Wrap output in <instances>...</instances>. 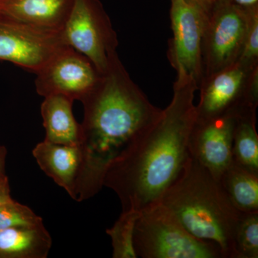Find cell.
I'll list each match as a JSON object with an SVG mask.
<instances>
[{
	"instance_id": "obj_15",
	"label": "cell",
	"mask_w": 258,
	"mask_h": 258,
	"mask_svg": "<svg viewBox=\"0 0 258 258\" xmlns=\"http://www.w3.org/2000/svg\"><path fill=\"white\" fill-rule=\"evenodd\" d=\"M51 247L44 224L0 230V258H46Z\"/></svg>"
},
{
	"instance_id": "obj_12",
	"label": "cell",
	"mask_w": 258,
	"mask_h": 258,
	"mask_svg": "<svg viewBox=\"0 0 258 258\" xmlns=\"http://www.w3.org/2000/svg\"><path fill=\"white\" fill-rule=\"evenodd\" d=\"M75 0H0V17L35 28L61 31Z\"/></svg>"
},
{
	"instance_id": "obj_11",
	"label": "cell",
	"mask_w": 258,
	"mask_h": 258,
	"mask_svg": "<svg viewBox=\"0 0 258 258\" xmlns=\"http://www.w3.org/2000/svg\"><path fill=\"white\" fill-rule=\"evenodd\" d=\"M237 117L225 115L195 120L189 139L190 157L217 180L232 161V141Z\"/></svg>"
},
{
	"instance_id": "obj_14",
	"label": "cell",
	"mask_w": 258,
	"mask_h": 258,
	"mask_svg": "<svg viewBox=\"0 0 258 258\" xmlns=\"http://www.w3.org/2000/svg\"><path fill=\"white\" fill-rule=\"evenodd\" d=\"M40 112L45 129V139L51 143L79 146L81 124L73 113L74 101L62 95L44 97Z\"/></svg>"
},
{
	"instance_id": "obj_3",
	"label": "cell",
	"mask_w": 258,
	"mask_h": 258,
	"mask_svg": "<svg viewBox=\"0 0 258 258\" xmlns=\"http://www.w3.org/2000/svg\"><path fill=\"white\" fill-rule=\"evenodd\" d=\"M159 204L190 234L216 244L222 258H237L234 235L242 212L231 203L218 180L198 161L189 156Z\"/></svg>"
},
{
	"instance_id": "obj_10",
	"label": "cell",
	"mask_w": 258,
	"mask_h": 258,
	"mask_svg": "<svg viewBox=\"0 0 258 258\" xmlns=\"http://www.w3.org/2000/svg\"><path fill=\"white\" fill-rule=\"evenodd\" d=\"M89 59L72 47L60 51L37 73L35 87L40 96L62 95L82 101L101 77Z\"/></svg>"
},
{
	"instance_id": "obj_5",
	"label": "cell",
	"mask_w": 258,
	"mask_h": 258,
	"mask_svg": "<svg viewBox=\"0 0 258 258\" xmlns=\"http://www.w3.org/2000/svg\"><path fill=\"white\" fill-rule=\"evenodd\" d=\"M197 119L256 112L258 104V66L237 61L204 78L199 85Z\"/></svg>"
},
{
	"instance_id": "obj_21",
	"label": "cell",
	"mask_w": 258,
	"mask_h": 258,
	"mask_svg": "<svg viewBox=\"0 0 258 258\" xmlns=\"http://www.w3.org/2000/svg\"><path fill=\"white\" fill-rule=\"evenodd\" d=\"M238 61L248 66H258V10L251 15L243 50Z\"/></svg>"
},
{
	"instance_id": "obj_16",
	"label": "cell",
	"mask_w": 258,
	"mask_h": 258,
	"mask_svg": "<svg viewBox=\"0 0 258 258\" xmlns=\"http://www.w3.org/2000/svg\"><path fill=\"white\" fill-rule=\"evenodd\" d=\"M219 182L237 210L244 213L258 212V174L232 161Z\"/></svg>"
},
{
	"instance_id": "obj_19",
	"label": "cell",
	"mask_w": 258,
	"mask_h": 258,
	"mask_svg": "<svg viewBox=\"0 0 258 258\" xmlns=\"http://www.w3.org/2000/svg\"><path fill=\"white\" fill-rule=\"evenodd\" d=\"M234 244L237 258L258 257V212L241 214Z\"/></svg>"
},
{
	"instance_id": "obj_20",
	"label": "cell",
	"mask_w": 258,
	"mask_h": 258,
	"mask_svg": "<svg viewBox=\"0 0 258 258\" xmlns=\"http://www.w3.org/2000/svg\"><path fill=\"white\" fill-rule=\"evenodd\" d=\"M43 224L38 216L26 205L12 200L0 206V230L12 227H32Z\"/></svg>"
},
{
	"instance_id": "obj_2",
	"label": "cell",
	"mask_w": 258,
	"mask_h": 258,
	"mask_svg": "<svg viewBox=\"0 0 258 258\" xmlns=\"http://www.w3.org/2000/svg\"><path fill=\"white\" fill-rule=\"evenodd\" d=\"M81 102L84 118L79 146L82 166L75 198L78 202L99 192L111 163L161 111L131 79L117 53Z\"/></svg>"
},
{
	"instance_id": "obj_22",
	"label": "cell",
	"mask_w": 258,
	"mask_h": 258,
	"mask_svg": "<svg viewBox=\"0 0 258 258\" xmlns=\"http://www.w3.org/2000/svg\"><path fill=\"white\" fill-rule=\"evenodd\" d=\"M13 200L10 195L9 179L8 176L0 178V206Z\"/></svg>"
},
{
	"instance_id": "obj_25",
	"label": "cell",
	"mask_w": 258,
	"mask_h": 258,
	"mask_svg": "<svg viewBox=\"0 0 258 258\" xmlns=\"http://www.w3.org/2000/svg\"><path fill=\"white\" fill-rule=\"evenodd\" d=\"M7 151L6 147L4 146H0V178H4L7 176L5 174V163H6Z\"/></svg>"
},
{
	"instance_id": "obj_24",
	"label": "cell",
	"mask_w": 258,
	"mask_h": 258,
	"mask_svg": "<svg viewBox=\"0 0 258 258\" xmlns=\"http://www.w3.org/2000/svg\"><path fill=\"white\" fill-rule=\"evenodd\" d=\"M229 1L245 9H250V8L258 7V0H229Z\"/></svg>"
},
{
	"instance_id": "obj_6",
	"label": "cell",
	"mask_w": 258,
	"mask_h": 258,
	"mask_svg": "<svg viewBox=\"0 0 258 258\" xmlns=\"http://www.w3.org/2000/svg\"><path fill=\"white\" fill-rule=\"evenodd\" d=\"M229 0H218L206 16L202 39L203 80L235 63L245 41L251 15Z\"/></svg>"
},
{
	"instance_id": "obj_1",
	"label": "cell",
	"mask_w": 258,
	"mask_h": 258,
	"mask_svg": "<svg viewBox=\"0 0 258 258\" xmlns=\"http://www.w3.org/2000/svg\"><path fill=\"white\" fill-rule=\"evenodd\" d=\"M172 99L111 163L103 180L119 198L122 212H141L159 204L189 158L197 118V83L176 77Z\"/></svg>"
},
{
	"instance_id": "obj_13",
	"label": "cell",
	"mask_w": 258,
	"mask_h": 258,
	"mask_svg": "<svg viewBox=\"0 0 258 258\" xmlns=\"http://www.w3.org/2000/svg\"><path fill=\"white\" fill-rule=\"evenodd\" d=\"M32 154L40 169L75 200L82 166L79 146L62 145L44 140L35 146Z\"/></svg>"
},
{
	"instance_id": "obj_8",
	"label": "cell",
	"mask_w": 258,
	"mask_h": 258,
	"mask_svg": "<svg viewBox=\"0 0 258 258\" xmlns=\"http://www.w3.org/2000/svg\"><path fill=\"white\" fill-rule=\"evenodd\" d=\"M67 47L62 30L35 28L0 17V60L36 74Z\"/></svg>"
},
{
	"instance_id": "obj_17",
	"label": "cell",
	"mask_w": 258,
	"mask_h": 258,
	"mask_svg": "<svg viewBox=\"0 0 258 258\" xmlns=\"http://www.w3.org/2000/svg\"><path fill=\"white\" fill-rule=\"evenodd\" d=\"M232 161L258 174V135L256 112L237 117L232 141Z\"/></svg>"
},
{
	"instance_id": "obj_9",
	"label": "cell",
	"mask_w": 258,
	"mask_h": 258,
	"mask_svg": "<svg viewBox=\"0 0 258 258\" xmlns=\"http://www.w3.org/2000/svg\"><path fill=\"white\" fill-rule=\"evenodd\" d=\"M172 37L167 56L176 77L192 80L199 87L203 79L202 39L206 15L186 0H170Z\"/></svg>"
},
{
	"instance_id": "obj_23",
	"label": "cell",
	"mask_w": 258,
	"mask_h": 258,
	"mask_svg": "<svg viewBox=\"0 0 258 258\" xmlns=\"http://www.w3.org/2000/svg\"><path fill=\"white\" fill-rule=\"evenodd\" d=\"M186 1L193 6L196 7L207 16L212 10V7L218 0H186Z\"/></svg>"
},
{
	"instance_id": "obj_18",
	"label": "cell",
	"mask_w": 258,
	"mask_h": 258,
	"mask_svg": "<svg viewBox=\"0 0 258 258\" xmlns=\"http://www.w3.org/2000/svg\"><path fill=\"white\" fill-rule=\"evenodd\" d=\"M139 215L134 211L122 212L114 225L106 230L111 238L113 258L137 257L134 247V232Z\"/></svg>"
},
{
	"instance_id": "obj_7",
	"label": "cell",
	"mask_w": 258,
	"mask_h": 258,
	"mask_svg": "<svg viewBox=\"0 0 258 258\" xmlns=\"http://www.w3.org/2000/svg\"><path fill=\"white\" fill-rule=\"evenodd\" d=\"M62 35L68 46L87 57L101 74L117 53L118 36L99 0H75Z\"/></svg>"
},
{
	"instance_id": "obj_4",
	"label": "cell",
	"mask_w": 258,
	"mask_h": 258,
	"mask_svg": "<svg viewBox=\"0 0 258 258\" xmlns=\"http://www.w3.org/2000/svg\"><path fill=\"white\" fill-rule=\"evenodd\" d=\"M134 247L137 257L222 258L216 244L190 234L161 204L141 212Z\"/></svg>"
}]
</instances>
